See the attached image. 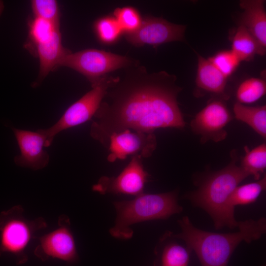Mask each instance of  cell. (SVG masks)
Returning a JSON list of instances; mask_svg holds the SVG:
<instances>
[{
  "instance_id": "6da1fadb",
  "label": "cell",
  "mask_w": 266,
  "mask_h": 266,
  "mask_svg": "<svg viewBox=\"0 0 266 266\" xmlns=\"http://www.w3.org/2000/svg\"><path fill=\"white\" fill-rule=\"evenodd\" d=\"M110 84L95 114L91 137L107 148L109 136L126 129L154 133L185 125L177 98L176 77L162 71L150 73L136 61L124 68Z\"/></svg>"
},
{
  "instance_id": "7a4b0ae2",
  "label": "cell",
  "mask_w": 266,
  "mask_h": 266,
  "mask_svg": "<svg viewBox=\"0 0 266 266\" xmlns=\"http://www.w3.org/2000/svg\"><path fill=\"white\" fill-rule=\"evenodd\" d=\"M181 232L173 237L183 240L197 254L201 266H227L230 258L242 241L250 243L259 239L266 231V220L249 219L238 222V231L215 233L195 227L187 216L178 221Z\"/></svg>"
},
{
  "instance_id": "3957f363",
  "label": "cell",
  "mask_w": 266,
  "mask_h": 266,
  "mask_svg": "<svg viewBox=\"0 0 266 266\" xmlns=\"http://www.w3.org/2000/svg\"><path fill=\"white\" fill-rule=\"evenodd\" d=\"M222 169L211 174L197 190L188 196L193 204L200 207L212 218L216 229L237 227V222L228 207V199L234 189L249 175L236 164V154Z\"/></svg>"
},
{
  "instance_id": "277c9868",
  "label": "cell",
  "mask_w": 266,
  "mask_h": 266,
  "mask_svg": "<svg viewBox=\"0 0 266 266\" xmlns=\"http://www.w3.org/2000/svg\"><path fill=\"white\" fill-rule=\"evenodd\" d=\"M117 216L110 234L120 239H129L133 234L130 226L140 222L165 219L180 213L182 207L177 202L176 192L142 193L132 200L114 202Z\"/></svg>"
},
{
  "instance_id": "5b68a950",
  "label": "cell",
  "mask_w": 266,
  "mask_h": 266,
  "mask_svg": "<svg viewBox=\"0 0 266 266\" xmlns=\"http://www.w3.org/2000/svg\"><path fill=\"white\" fill-rule=\"evenodd\" d=\"M46 221L40 217L29 220L21 205H16L0 214V257L4 253L15 256L18 265L28 260L27 249L35 233L46 228Z\"/></svg>"
},
{
  "instance_id": "8992f818",
  "label": "cell",
  "mask_w": 266,
  "mask_h": 266,
  "mask_svg": "<svg viewBox=\"0 0 266 266\" xmlns=\"http://www.w3.org/2000/svg\"><path fill=\"white\" fill-rule=\"evenodd\" d=\"M136 61L129 57L96 49L70 51L62 59L60 66L72 68L85 76L92 86L106 74L127 67Z\"/></svg>"
},
{
  "instance_id": "52a82bcc",
  "label": "cell",
  "mask_w": 266,
  "mask_h": 266,
  "mask_svg": "<svg viewBox=\"0 0 266 266\" xmlns=\"http://www.w3.org/2000/svg\"><path fill=\"white\" fill-rule=\"evenodd\" d=\"M112 76L102 77L92 89L70 105L59 120L49 128L39 129L44 135L46 147L49 146L54 137L61 132L83 124L91 120L109 87Z\"/></svg>"
},
{
  "instance_id": "ba28073f",
  "label": "cell",
  "mask_w": 266,
  "mask_h": 266,
  "mask_svg": "<svg viewBox=\"0 0 266 266\" xmlns=\"http://www.w3.org/2000/svg\"><path fill=\"white\" fill-rule=\"evenodd\" d=\"M58 224L55 230L40 237L34 254L43 261L52 258L74 263L78 256L69 219L62 215L59 217Z\"/></svg>"
},
{
  "instance_id": "9c48e42d",
  "label": "cell",
  "mask_w": 266,
  "mask_h": 266,
  "mask_svg": "<svg viewBox=\"0 0 266 266\" xmlns=\"http://www.w3.org/2000/svg\"><path fill=\"white\" fill-rule=\"evenodd\" d=\"M148 173L144 169L142 158L132 156L128 165L117 176H101L92 190L100 194L107 193L137 196L143 193Z\"/></svg>"
},
{
  "instance_id": "30bf717a",
  "label": "cell",
  "mask_w": 266,
  "mask_h": 266,
  "mask_svg": "<svg viewBox=\"0 0 266 266\" xmlns=\"http://www.w3.org/2000/svg\"><path fill=\"white\" fill-rule=\"evenodd\" d=\"M156 147L157 139L154 133L126 129L109 136L107 147L109 153L107 160L114 162L117 160H125L130 155L148 158Z\"/></svg>"
},
{
  "instance_id": "8fae6325",
  "label": "cell",
  "mask_w": 266,
  "mask_h": 266,
  "mask_svg": "<svg viewBox=\"0 0 266 266\" xmlns=\"http://www.w3.org/2000/svg\"><path fill=\"white\" fill-rule=\"evenodd\" d=\"M185 29V25L173 24L162 18L148 16L142 19L135 32L125 34V36L130 43L136 47L145 44L157 46L183 40Z\"/></svg>"
},
{
  "instance_id": "7c38bea8",
  "label": "cell",
  "mask_w": 266,
  "mask_h": 266,
  "mask_svg": "<svg viewBox=\"0 0 266 266\" xmlns=\"http://www.w3.org/2000/svg\"><path fill=\"white\" fill-rule=\"evenodd\" d=\"M232 120L231 114L221 101L213 100L208 103L195 117L191 123L194 133L201 135L205 142L219 141L227 135L226 125Z\"/></svg>"
},
{
  "instance_id": "4fadbf2b",
  "label": "cell",
  "mask_w": 266,
  "mask_h": 266,
  "mask_svg": "<svg viewBox=\"0 0 266 266\" xmlns=\"http://www.w3.org/2000/svg\"><path fill=\"white\" fill-rule=\"evenodd\" d=\"M20 149V155L14 158L15 164L21 167L38 170L46 167L49 156L43 149L46 147L44 135L38 130L36 132L13 128Z\"/></svg>"
},
{
  "instance_id": "5bb4252c",
  "label": "cell",
  "mask_w": 266,
  "mask_h": 266,
  "mask_svg": "<svg viewBox=\"0 0 266 266\" xmlns=\"http://www.w3.org/2000/svg\"><path fill=\"white\" fill-rule=\"evenodd\" d=\"M263 0H245L240 1L243 10L240 24L254 37L262 49L266 48V13Z\"/></svg>"
},
{
  "instance_id": "9a60e30c",
  "label": "cell",
  "mask_w": 266,
  "mask_h": 266,
  "mask_svg": "<svg viewBox=\"0 0 266 266\" xmlns=\"http://www.w3.org/2000/svg\"><path fill=\"white\" fill-rule=\"evenodd\" d=\"M39 60V78H44L51 71L60 66L63 57L70 51L65 48L62 41L60 30L48 40L36 45L32 51Z\"/></svg>"
},
{
  "instance_id": "2e32d148",
  "label": "cell",
  "mask_w": 266,
  "mask_h": 266,
  "mask_svg": "<svg viewBox=\"0 0 266 266\" xmlns=\"http://www.w3.org/2000/svg\"><path fill=\"white\" fill-rule=\"evenodd\" d=\"M227 78L208 60L198 54L197 85L200 88L221 94L225 89Z\"/></svg>"
},
{
  "instance_id": "e0dca14e",
  "label": "cell",
  "mask_w": 266,
  "mask_h": 266,
  "mask_svg": "<svg viewBox=\"0 0 266 266\" xmlns=\"http://www.w3.org/2000/svg\"><path fill=\"white\" fill-rule=\"evenodd\" d=\"M232 42L231 50L240 62L250 61L255 55H264L266 53L254 37L241 25L237 28Z\"/></svg>"
},
{
  "instance_id": "ac0fdd59",
  "label": "cell",
  "mask_w": 266,
  "mask_h": 266,
  "mask_svg": "<svg viewBox=\"0 0 266 266\" xmlns=\"http://www.w3.org/2000/svg\"><path fill=\"white\" fill-rule=\"evenodd\" d=\"M235 118L251 127L263 138L266 137V106H249L238 102L233 107Z\"/></svg>"
},
{
  "instance_id": "d6986e66",
  "label": "cell",
  "mask_w": 266,
  "mask_h": 266,
  "mask_svg": "<svg viewBox=\"0 0 266 266\" xmlns=\"http://www.w3.org/2000/svg\"><path fill=\"white\" fill-rule=\"evenodd\" d=\"M266 187V176L256 182L237 186L228 199L227 204L229 209L234 213L235 206L254 202Z\"/></svg>"
},
{
  "instance_id": "ffe728a7",
  "label": "cell",
  "mask_w": 266,
  "mask_h": 266,
  "mask_svg": "<svg viewBox=\"0 0 266 266\" xmlns=\"http://www.w3.org/2000/svg\"><path fill=\"white\" fill-rule=\"evenodd\" d=\"M60 25L34 17L28 22V40L26 48L31 51L37 44L49 39L60 30Z\"/></svg>"
},
{
  "instance_id": "44dd1931",
  "label": "cell",
  "mask_w": 266,
  "mask_h": 266,
  "mask_svg": "<svg viewBox=\"0 0 266 266\" xmlns=\"http://www.w3.org/2000/svg\"><path fill=\"white\" fill-rule=\"evenodd\" d=\"M245 150L246 153L240 166L258 180L266 168V144L264 143L251 150L246 147Z\"/></svg>"
},
{
  "instance_id": "7402d4cb",
  "label": "cell",
  "mask_w": 266,
  "mask_h": 266,
  "mask_svg": "<svg viewBox=\"0 0 266 266\" xmlns=\"http://www.w3.org/2000/svg\"><path fill=\"white\" fill-rule=\"evenodd\" d=\"M94 30L99 41L105 45L117 42L123 33L115 18L111 16L97 19L94 24Z\"/></svg>"
},
{
  "instance_id": "603a6c76",
  "label": "cell",
  "mask_w": 266,
  "mask_h": 266,
  "mask_svg": "<svg viewBox=\"0 0 266 266\" xmlns=\"http://www.w3.org/2000/svg\"><path fill=\"white\" fill-rule=\"evenodd\" d=\"M266 93V81L260 78L251 77L240 84L236 90V97L237 102L240 103H251L260 100Z\"/></svg>"
},
{
  "instance_id": "cb8c5ba5",
  "label": "cell",
  "mask_w": 266,
  "mask_h": 266,
  "mask_svg": "<svg viewBox=\"0 0 266 266\" xmlns=\"http://www.w3.org/2000/svg\"><path fill=\"white\" fill-rule=\"evenodd\" d=\"M188 249L174 242L166 244L161 253L160 266H187L190 257Z\"/></svg>"
},
{
  "instance_id": "d4e9b609",
  "label": "cell",
  "mask_w": 266,
  "mask_h": 266,
  "mask_svg": "<svg viewBox=\"0 0 266 266\" xmlns=\"http://www.w3.org/2000/svg\"><path fill=\"white\" fill-rule=\"evenodd\" d=\"M113 15L125 34L135 32L142 20L138 11L131 6L117 8L114 11Z\"/></svg>"
},
{
  "instance_id": "484cf974",
  "label": "cell",
  "mask_w": 266,
  "mask_h": 266,
  "mask_svg": "<svg viewBox=\"0 0 266 266\" xmlns=\"http://www.w3.org/2000/svg\"><path fill=\"white\" fill-rule=\"evenodd\" d=\"M31 8L34 17L60 25V11L55 0H33Z\"/></svg>"
},
{
  "instance_id": "4316f807",
  "label": "cell",
  "mask_w": 266,
  "mask_h": 266,
  "mask_svg": "<svg viewBox=\"0 0 266 266\" xmlns=\"http://www.w3.org/2000/svg\"><path fill=\"white\" fill-rule=\"evenodd\" d=\"M227 78L239 66L240 61L231 50H222L207 59Z\"/></svg>"
},
{
  "instance_id": "83f0119b",
  "label": "cell",
  "mask_w": 266,
  "mask_h": 266,
  "mask_svg": "<svg viewBox=\"0 0 266 266\" xmlns=\"http://www.w3.org/2000/svg\"><path fill=\"white\" fill-rule=\"evenodd\" d=\"M4 8L3 2L0 0V16H1Z\"/></svg>"
}]
</instances>
